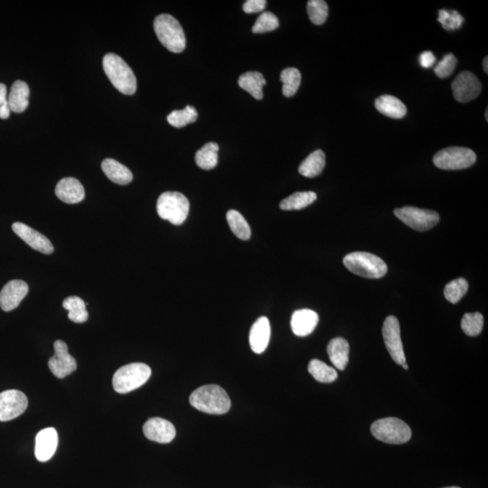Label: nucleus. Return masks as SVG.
Masks as SVG:
<instances>
[{
    "label": "nucleus",
    "instance_id": "nucleus-1",
    "mask_svg": "<svg viewBox=\"0 0 488 488\" xmlns=\"http://www.w3.org/2000/svg\"><path fill=\"white\" fill-rule=\"evenodd\" d=\"M190 404L202 413L222 415L231 409V400L224 389L215 384L204 385L190 396Z\"/></svg>",
    "mask_w": 488,
    "mask_h": 488
},
{
    "label": "nucleus",
    "instance_id": "nucleus-2",
    "mask_svg": "<svg viewBox=\"0 0 488 488\" xmlns=\"http://www.w3.org/2000/svg\"><path fill=\"white\" fill-rule=\"evenodd\" d=\"M105 74L119 92L133 95L137 90V79L130 67L121 57L115 54H107L104 58Z\"/></svg>",
    "mask_w": 488,
    "mask_h": 488
},
{
    "label": "nucleus",
    "instance_id": "nucleus-3",
    "mask_svg": "<svg viewBox=\"0 0 488 488\" xmlns=\"http://www.w3.org/2000/svg\"><path fill=\"white\" fill-rule=\"evenodd\" d=\"M154 30L160 43L168 50L175 54L185 50V33L180 23L174 17L168 14L157 16L154 21Z\"/></svg>",
    "mask_w": 488,
    "mask_h": 488
},
{
    "label": "nucleus",
    "instance_id": "nucleus-4",
    "mask_svg": "<svg viewBox=\"0 0 488 488\" xmlns=\"http://www.w3.org/2000/svg\"><path fill=\"white\" fill-rule=\"evenodd\" d=\"M347 270L367 279H380L387 273V265L375 254L355 251L347 254L343 260Z\"/></svg>",
    "mask_w": 488,
    "mask_h": 488
},
{
    "label": "nucleus",
    "instance_id": "nucleus-5",
    "mask_svg": "<svg viewBox=\"0 0 488 488\" xmlns=\"http://www.w3.org/2000/svg\"><path fill=\"white\" fill-rule=\"evenodd\" d=\"M189 201L178 192H165L157 199V211L163 220L181 226L188 218Z\"/></svg>",
    "mask_w": 488,
    "mask_h": 488
},
{
    "label": "nucleus",
    "instance_id": "nucleus-6",
    "mask_svg": "<svg viewBox=\"0 0 488 488\" xmlns=\"http://www.w3.org/2000/svg\"><path fill=\"white\" fill-rule=\"evenodd\" d=\"M150 375L151 369L147 364L133 363L124 365L113 376L114 390L122 394L130 393L145 384Z\"/></svg>",
    "mask_w": 488,
    "mask_h": 488
},
{
    "label": "nucleus",
    "instance_id": "nucleus-7",
    "mask_svg": "<svg viewBox=\"0 0 488 488\" xmlns=\"http://www.w3.org/2000/svg\"><path fill=\"white\" fill-rule=\"evenodd\" d=\"M373 436L382 442L400 445L408 442L411 438L410 427L398 418H384L371 426Z\"/></svg>",
    "mask_w": 488,
    "mask_h": 488
},
{
    "label": "nucleus",
    "instance_id": "nucleus-8",
    "mask_svg": "<svg viewBox=\"0 0 488 488\" xmlns=\"http://www.w3.org/2000/svg\"><path fill=\"white\" fill-rule=\"evenodd\" d=\"M476 155L467 148L451 147L438 151L433 157V163L437 168L444 170H458L474 165Z\"/></svg>",
    "mask_w": 488,
    "mask_h": 488
},
{
    "label": "nucleus",
    "instance_id": "nucleus-9",
    "mask_svg": "<svg viewBox=\"0 0 488 488\" xmlns=\"http://www.w3.org/2000/svg\"><path fill=\"white\" fill-rule=\"evenodd\" d=\"M394 215L406 226L418 232L431 230L440 222V215L437 212L414 206H405L396 209Z\"/></svg>",
    "mask_w": 488,
    "mask_h": 488
},
{
    "label": "nucleus",
    "instance_id": "nucleus-10",
    "mask_svg": "<svg viewBox=\"0 0 488 488\" xmlns=\"http://www.w3.org/2000/svg\"><path fill=\"white\" fill-rule=\"evenodd\" d=\"M382 338L391 358L397 364H406L404 350L401 338V329L398 320L394 315H389L382 326Z\"/></svg>",
    "mask_w": 488,
    "mask_h": 488
},
{
    "label": "nucleus",
    "instance_id": "nucleus-11",
    "mask_svg": "<svg viewBox=\"0 0 488 488\" xmlns=\"http://www.w3.org/2000/svg\"><path fill=\"white\" fill-rule=\"evenodd\" d=\"M28 398L22 391L8 390L0 393V422H8L25 413Z\"/></svg>",
    "mask_w": 488,
    "mask_h": 488
},
{
    "label": "nucleus",
    "instance_id": "nucleus-12",
    "mask_svg": "<svg viewBox=\"0 0 488 488\" xmlns=\"http://www.w3.org/2000/svg\"><path fill=\"white\" fill-rule=\"evenodd\" d=\"M55 355L48 362L49 369L57 378H64L77 369L76 360L68 352V347L62 340L54 344Z\"/></svg>",
    "mask_w": 488,
    "mask_h": 488
},
{
    "label": "nucleus",
    "instance_id": "nucleus-13",
    "mask_svg": "<svg viewBox=\"0 0 488 488\" xmlns=\"http://www.w3.org/2000/svg\"><path fill=\"white\" fill-rule=\"evenodd\" d=\"M481 90L480 81L470 72H461L452 83V92L454 98L463 104L475 100L480 95Z\"/></svg>",
    "mask_w": 488,
    "mask_h": 488
},
{
    "label": "nucleus",
    "instance_id": "nucleus-14",
    "mask_svg": "<svg viewBox=\"0 0 488 488\" xmlns=\"http://www.w3.org/2000/svg\"><path fill=\"white\" fill-rule=\"evenodd\" d=\"M28 285L20 280L7 283L0 291V306L6 312L14 311L28 293Z\"/></svg>",
    "mask_w": 488,
    "mask_h": 488
},
{
    "label": "nucleus",
    "instance_id": "nucleus-15",
    "mask_svg": "<svg viewBox=\"0 0 488 488\" xmlns=\"http://www.w3.org/2000/svg\"><path fill=\"white\" fill-rule=\"evenodd\" d=\"M12 229L17 236H19L26 244H28L34 250L45 254L54 253V246H52L50 240L33 228L17 222V223L13 224Z\"/></svg>",
    "mask_w": 488,
    "mask_h": 488
},
{
    "label": "nucleus",
    "instance_id": "nucleus-16",
    "mask_svg": "<svg viewBox=\"0 0 488 488\" xmlns=\"http://www.w3.org/2000/svg\"><path fill=\"white\" fill-rule=\"evenodd\" d=\"M143 432L148 440L163 444L171 442L177 434L175 426L162 418H151L143 426Z\"/></svg>",
    "mask_w": 488,
    "mask_h": 488
},
{
    "label": "nucleus",
    "instance_id": "nucleus-17",
    "mask_svg": "<svg viewBox=\"0 0 488 488\" xmlns=\"http://www.w3.org/2000/svg\"><path fill=\"white\" fill-rule=\"evenodd\" d=\"M58 446V434L57 429L48 428L38 432L36 438V448L35 455L40 462L50 460L57 451Z\"/></svg>",
    "mask_w": 488,
    "mask_h": 488
},
{
    "label": "nucleus",
    "instance_id": "nucleus-18",
    "mask_svg": "<svg viewBox=\"0 0 488 488\" xmlns=\"http://www.w3.org/2000/svg\"><path fill=\"white\" fill-rule=\"evenodd\" d=\"M55 195L66 204H78L86 197V191L80 181L74 177L63 178L55 188Z\"/></svg>",
    "mask_w": 488,
    "mask_h": 488
},
{
    "label": "nucleus",
    "instance_id": "nucleus-19",
    "mask_svg": "<svg viewBox=\"0 0 488 488\" xmlns=\"http://www.w3.org/2000/svg\"><path fill=\"white\" fill-rule=\"evenodd\" d=\"M320 318L317 312L311 309H300L295 311L291 318V329L297 337L311 335L317 327Z\"/></svg>",
    "mask_w": 488,
    "mask_h": 488
},
{
    "label": "nucleus",
    "instance_id": "nucleus-20",
    "mask_svg": "<svg viewBox=\"0 0 488 488\" xmlns=\"http://www.w3.org/2000/svg\"><path fill=\"white\" fill-rule=\"evenodd\" d=\"M250 346L256 353L264 352L271 339V324L268 318H258L251 326L250 332Z\"/></svg>",
    "mask_w": 488,
    "mask_h": 488
},
{
    "label": "nucleus",
    "instance_id": "nucleus-21",
    "mask_svg": "<svg viewBox=\"0 0 488 488\" xmlns=\"http://www.w3.org/2000/svg\"><path fill=\"white\" fill-rule=\"evenodd\" d=\"M327 353L335 368L343 371L349 361V344L343 338H335L329 342Z\"/></svg>",
    "mask_w": 488,
    "mask_h": 488
},
{
    "label": "nucleus",
    "instance_id": "nucleus-22",
    "mask_svg": "<svg viewBox=\"0 0 488 488\" xmlns=\"http://www.w3.org/2000/svg\"><path fill=\"white\" fill-rule=\"evenodd\" d=\"M30 90L28 84L23 81H14L8 96V104L12 113H22L28 109Z\"/></svg>",
    "mask_w": 488,
    "mask_h": 488
},
{
    "label": "nucleus",
    "instance_id": "nucleus-23",
    "mask_svg": "<svg viewBox=\"0 0 488 488\" xmlns=\"http://www.w3.org/2000/svg\"><path fill=\"white\" fill-rule=\"evenodd\" d=\"M101 168L108 178L118 185H128L133 179V175L130 169L115 159H106L104 160Z\"/></svg>",
    "mask_w": 488,
    "mask_h": 488
},
{
    "label": "nucleus",
    "instance_id": "nucleus-24",
    "mask_svg": "<svg viewBox=\"0 0 488 488\" xmlns=\"http://www.w3.org/2000/svg\"><path fill=\"white\" fill-rule=\"evenodd\" d=\"M375 108L379 113L393 119H402L407 113V108L398 98L382 95L376 99Z\"/></svg>",
    "mask_w": 488,
    "mask_h": 488
},
{
    "label": "nucleus",
    "instance_id": "nucleus-25",
    "mask_svg": "<svg viewBox=\"0 0 488 488\" xmlns=\"http://www.w3.org/2000/svg\"><path fill=\"white\" fill-rule=\"evenodd\" d=\"M264 76L259 72H248L240 76L239 86L249 92L256 100L263 98V87L266 86Z\"/></svg>",
    "mask_w": 488,
    "mask_h": 488
},
{
    "label": "nucleus",
    "instance_id": "nucleus-26",
    "mask_svg": "<svg viewBox=\"0 0 488 488\" xmlns=\"http://www.w3.org/2000/svg\"><path fill=\"white\" fill-rule=\"evenodd\" d=\"M325 166L326 155L322 150H318L300 164L299 172L303 177L313 178L322 173Z\"/></svg>",
    "mask_w": 488,
    "mask_h": 488
},
{
    "label": "nucleus",
    "instance_id": "nucleus-27",
    "mask_svg": "<svg viewBox=\"0 0 488 488\" xmlns=\"http://www.w3.org/2000/svg\"><path fill=\"white\" fill-rule=\"evenodd\" d=\"M317 198L318 195L314 192H297L282 200L280 204V209L285 210V211L301 210L311 206L317 200Z\"/></svg>",
    "mask_w": 488,
    "mask_h": 488
},
{
    "label": "nucleus",
    "instance_id": "nucleus-28",
    "mask_svg": "<svg viewBox=\"0 0 488 488\" xmlns=\"http://www.w3.org/2000/svg\"><path fill=\"white\" fill-rule=\"evenodd\" d=\"M219 146L215 142H209L195 154L197 165L204 170H211L217 166Z\"/></svg>",
    "mask_w": 488,
    "mask_h": 488
},
{
    "label": "nucleus",
    "instance_id": "nucleus-29",
    "mask_svg": "<svg viewBox=\"0 0 488 488\" xmlns=\"http://www.w3.org/2000/svg\"><path fill=\"white\" fill-rule=\"evenodd\" d=\"M63 306L69 311L68 318L75 323L86 322L89 315L86 309V303L77 296L67 297L64 300Z\"/></svg>",
    "mask_w": 488,
    "mask_h": 488
},
{
    "label": "nucleus",
    "instance_id": "nucleus-30",
    "mask_svg": "<svg viewBox=\"0 0 488 488\" xmlns=\"http://www.w3.org/2000/svg\"><path fill=\"white\" fill-rule=\"evenodd\" d=\"M226 219L231 230L235 236L244 241L251 238V227L241 213L236 210H230L227 212Z\"/></svg>",
    "mask_w": 488,
    "mask_h": 488
},
{
    "label": "nucleus",
    "instance_id": "nucleus-31",
    "mask_svg": "<svg viewBox=\"0 0 488 488\" xmlns=\"http://www.w3.org/2000/svg\"><path fill=\"white\" fill-rule=\"evenodd\" d=\"M309 372L318 382L325 384L335 382L338 379L337 371L318 359L309 362Z\"/></svg>",
    "mask_w": 488,
    "mask_h": 488
},
{
    "label": "nucleus",
    "instance_id": "nucleus-32",
    "mask_svg": "<svg viewBox=\"0 0 488 488\" xmlns=\"http://www.w3.org/2000/svg\"><path fill=\"white\" fill-rule=\"evenodd\" d=\"M282 81V92L285 97L291 98L296 95L301 83V74L296 68H286L280 74Z\"/></svg>",
    "mask_w": 488,
    "mask_h": 488
},
{
    "label": "nucleus",
    "instance_id": "nucleus-33",
    "mask_svg": "<svg viewBox=\"0 0 488 488\" xmlns=\"http://www.w3.org/2000/svg\"><path fill=\"white\" fill-rule=\"evenodd\" d=\"M198 113L195 108L186 106L181 110H174L168 116V124L175 128H183L197 121Z\"/></svg>",
    "mask_w": 488,
    "mask_h": 488
},
{
    "label": "nucleus",
    "instance_id": "nucleus-34",
    "mask_svg": "<svg viewBox=\"0 0 488 488\" xmlns=\"http://www.w3.org/2000/svg\"><path fill=\"white\" fill-rule=\"evenodd\" d=\"M469 289V283L464 277L453 280L446 285L444 296L452 304H457L466 295Z\"/></svg>",
    "mask_w": 488,
    "mask_h": 488
},
{
    "label": "nucleus",
    "instance_id": "nucleus-35",
    "mask_svg": "<svg viewBox=\"0 0 488 488\" xmlns=\"http://www.w3.org/2000/svg\"><path fill=\"white\" fill-rule=\"evenodd\" d=\"M484 326V318L482 314L476 312V313H466L463 315L461 320V329L463 332L469 337H476L480 334Z\"/></svg>",
    "mask_w": 488,
    "mask_h": 488
},
{
    "label": "nucleus",
    "instance_id": "nucleus-36",
    "mask_svg": "<svg viewBox=\"0 0 488 488\" xmlns=\"http://www.w3.org/2000/svg\"><path fill=\"white\" fill-rule=\"evenodd\" d=\"M308 14L309 19L317 26H320L326 22L329 16V7L323 0H311L308 2Z\"/></svg>",
    "mask_w": 488,
    "mask_h": 488
},
{
    "label": "nucleus",
    "instance_id": "nucleus-37",
    "mask_svg": "<svg viewBox=\"0 0 488 488\" xmlns=\"http://www.w3.org/2000/svg\"><path fill=\"white\" fill-rule=\"evenodd\" d=\"M279 19L275 14L271 12H263L257 19L253 28V32L254 34L266 33V32L275 30L279 28Z\"/></svg>",
    "mask_w": 488,
    "mask_h": 488
},
{
    "label": "nucleus",
    "instance_id": "nucleus-38",
    "mask_svg": "<svg viewBox=\"0 0 488 488\" xmlns=\"http://www.w3.org/2000/svg\"><path fill=\"white\" fill-rule=\"evenodd\" d=\"M438 21L442 25L446 30L451 31L458 29L464 23V17L458 11L453 10L449 12L447 10H440Z\"/></svg>",
    "mask_w": 488,
    "mask_h": 488
},
{
    "label": "nucleus",
    "instance_id": "nucleus-39",
    "mask_svg": "<svg viewBox=\"0 0 488 488\" xmlns=\"http://www.w3.org/2000/svg\"><path fill=\"white\" fill-rule=\"evenodd\" d=\"M456 66H457V58L452 54L446 55L435 67V74L438 78H448L454 72Z\"/></svg>",
    "mask_w": 488,
    "mask_h": 488
},
{
    "label": "nucleus",
    "instance_id": "nucleus-40",
    "mask_svg": "<svg viewBox=\"0 0 488 488\" xmlns=\"http://www.w3.org/2000/svg\"><path fill=\"white\" fill-rule=\"evenodd\" d=\"M10 113L7 87L4 84H0V119H8L10 116Z\"/></svg>",
    "mask_w": 488,
    "mask_h": 488
},
{
    "label": "nucleus",
    "instance_id": "nucleus-41",
    "mask_svg": "<svg viewBox=\"0 0 488 488\" xmlns=\"http://www.w3.org/2000/svg\"><path fill=\"white\" fill-rule=\"evenodd\" d=\"M267 2L265 0H247L244 2L242 8L245 13H259L265 10Z\"/></svg>",
    "mask_w": 488,
    "mask_h": 488
},
{
    "label": "nucleus",
    "instance_id": "nucleus-42",
    "mask_svg": "<svg viewBox=\"0 0 488 488\" xmlns=\"http://www.w3.org/2000/svg\"><path fill=\"white\" fill-rule=\"evenodd\" d=\"M435 63H436V57H434L431 52H423L420 55V64L423 68H431V67L434 66Z\"/></svg>",
    "mask_w": 488,
    "mask_h": 488
},
{
    "label": "nucleus",
    "instance_id": "nucleus-43",
    "mask_svg": "<svg viewBox=\"0 0 488 488\" xmlns=\"http://www.w3.org/2000/svg\"><path fill=\"white\" fill-rule=\"evenodd\" d=\"M483 68H484L485 72H486V74H488V57H487L486 58H485V59H484Z\"/></svg>",
    "mask_w": 488,
    "mask_h": 488
},
{
    "label": "nucleus",
    "instance_id": "nucleus-44",
    "mask_svg": "<svg viewBox=\"0 0 488 488\" xmlns=\"http://www.w3.org/2000/svg\"><path fill=\"white\" fill-rule=\"evenodd\" d=\"M403 369L404 370H408L409 369V365L407 364H402Z\"/></svg>",
    "mask_w": 488,
    "mask_h": 488
},
{
    "label": "nucleus",
    "instance_id": "nucleus-45",
    "mask_svg": "<svg viewBox=\"0 0 488 488\" xmlns=\"http://www.w3.org/2000/svg\"><path fill=\"white\" fill-rule=\"evenodd\" d=\"M486 119H487V121H488V110H487L486 112Z\"/></svg>",
    "mask_w": 488,
    "mask_h": 488
},
{
    "label": "nucleus",
    "instance_id": "nucleus-46",
    "mask_svg": "<svg viewBox=\"0 0 488 488\" xmlns=\"http://www.w3.org/2000/svg\"><path fill=\"white\" fill-rule=\"evenodd\" d=\"M444 488H460V487H444Z\"/></svg>",
    "mask_w": 488,
    "mask_h": 488
}]
</instances>
